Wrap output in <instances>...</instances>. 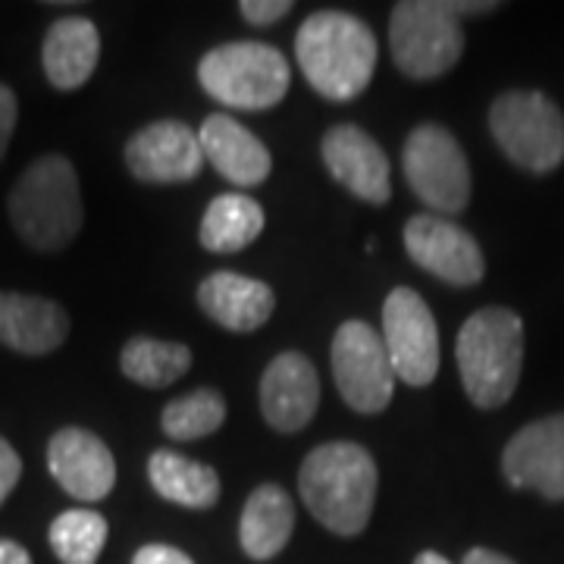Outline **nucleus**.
Returning a JSON list of instances; mask_svg holds the SVG:
<instances>
[{"mask_svg":"<svg viewBox=\"0 0 564 564\" xmlns=\"http://www.w3.org/2000/svg\"><path fill=\"white\" fill-rule=\"evenodd\" d=\"M380 470L373 455L358 443L317 445L299 470V492L314 521L336 536H358L370 524L377 505Z\"/></svg>","mask_w":564,"mask_h":564,"instance_id":"f257e3e1","label":"nucleus"},{"mask_svg":"<svg viewBox=\"0 0 564 564\" xmlns=\"http://www.w3.org/2000/svg\"><path fill=\"white\" fill-rule=\"evenodd\" d=\"M373 29L345 10H317L295 35V57L304 79L326 101H351L377 73Z\"/></svg>","mask_w":564,"mask_h":564,"instance_id":"f03ea898","label":"nucleus"},{"mask_svg":"<svg viewBox=\"0 0 564 564\" xmlns=\"http://www.w3.org/2000/svg\"><path fill=\"white\" fill-rule=\"evenodd\" d=\"M455 358L467 399L484 411L502 408L521 380L524 321L511 307H484L470 314L458 333Z\"/></svg>","mask_w":564,"mask_h":564,"instance_id":"7ed1b4c3","label":"nucleus"},{"mask_svg":"<svg viewBox=\"0 0 564 564\" xmlns=\"http://www.w3.org/2000/svg\"><path fill=\"white\" fill-rule=\"evenodd\" d=\"M10 223L20 239L35 251H61L79 236L82 229V192L76 166L47 154L22 173L10 192Z\"/></svg>","mask_w":564,"mask_h":564,"instance_id":"20e7f679","label":"nucleus"},{"mask_svg":"<svg viewBox=\"0 0 564 564\" xmlns=\"http://www.w3.org/2000/svg\"><path fill=\"white\" fill-rule=\"evenodd\" d=\"M198 82L223 107L261 113L285 98L292 69L273 44L229 41L204 54L198 63Z\"/></svg>","mask_w":564,"mask_h":564,"instance_id":"39448f33","label":"nucleus"},{"mask_svg":"<svg viewBox=\"0 0 564 564\" xmlns=\"http://www.w3.org/2000/svg\"><path fill=\"white\" fill-rule=\"evenodd\" d=\"M389 51L408 79H440L462 61V20L440 0H402L389 20Z\"/></svg>","mask_w":564,"mask_h":564,"instance_id":"423d86ee","label":"nucleus"},{"mask_svg":"<svg viewBox=\"0 0 564 564\" xmlns=\"http://www.w3.org/2000/svg\"><path fill=\"white\" fill-rule=\"evenodd\" d=\"M489 132L505 158L530 173H552L564 161V117L543 91H505L489 107Z\"/></svg>","mask_w":564,"mask_h":564,"instance_id":"0eeeda50","label":"nucleus"},{"mask_svg":"<svg viewBox=\"0 0 564 564\" xmlns=\"http://www.w3.org/2000/svg\"><path fill=\"white\" fill-rule=\"evenodd\" d=\"M402 170L411 192L436 214H462L470 202L467 154L440 122H423L408 135Z\"/></svg>","mask_w":564,"mask_h":564,"instance_id":"6e6552de","label":"nucleus"},{"mask_svg":"<svg viewBox=\"0 0 564 564\" xmlns=\"http://www.w3.org/2000/svg\"><path fill=\"white\" fill-rule=\"evenodd\" d=\"M333 380L343 402L358 414H380L392 402L395 370L383 336L364 321H345L333 339Z\"/></svg>","mask_w":564,"mask_h":564,"instance_id":"1a4fd4ad","label":"nucleus"},{"mask_svg":"<svg viewBox=\"0 0 564 564\" xmlns=\"http://www.w3.org/2000/svg\"><path fill=\"white\" fill-rule=\"evenodd\" d=\"M383 343L402 383L430 386L440 373V329L421 295L399 285L383 302Z\"/></svg>","mask_w":564,"mask_h":564,"instance_id":"9d476101","label":"nucleus"},{"mask_svg":"<svg viewBox=\"0 0 564 564\" xmlns=\"http://www.w3.org/2000/svg\"><path fill=\"white\" fill-rule=\"evenodd\" d=\"M404 248L421 270L448 285L467 289L484 280L486 261L477 239L445 217H433V214L411 217L404 226Z\"/></svg>","mask_w":564,"mask_h":564,"instance_id":"9b49d317","label":"nucleus"},{"mask_svg":"<svg viewBox=\"0 0 564 564\" xmlns=\"http://www.w3.org/2000/svg\"><path fill=\"white\" fill-rule=\"evenodd\" d=\"M202 139L180 120L148 122L126 141V166L144 185L192 182L204 170Z\"/></svg>","mask_w":564,"mask_h":564,"instance_id":"f8f14e48","label":"nucleus"},{"mask_svg":"<svg viewBox=\"0 0 564 564\" xmlns=\"http://www.w3.org/2000/svg\"><path fill=\"white\" fill-rule=\"evenodd\" d=\"M502 474L514 489H536L549 502L564 499V414L527 423L502 452Z\"/></svg>","mask_w":564,"mask_h":564,"instance_id":"ddd939ff","label":"nucleus"},{"mask_svg":"<svg viewBox=\"0 0 564 564\" xmlns=\"http://www.w3.org/2000/svg\"><path fill=\"white\" fill-rule=\"evenodd\" d=\"M321 158L329 176L367 204L392 198V166L386 151L361 126L339 122L321 141Z\"/></svg>","mask_w":564,"mask_h":564,"instance_id":"4468645a","label":"nucleus"},{"mask_svg":"<svg viewBox=\"0 0 564 564\" xmlns=\"http://www.w3.org/2000/svg\"><path fill=\"white\" fill-rule=\"evenodd\" d=\"M47 470L79 502H101L117 486V462L101 436L66 426L47 443Z\"/></svg>","mask_w":564,"mask_h":564,"instance_id":"2eb2a0df","label":"nucleus"},{"mask_svg":"<svg viewBox=\"0 0 564 564\" xmlns=\"http://www.w3.org/2000/svg\"><path fill=\"white\" fill-rule=\"evenodd\" d=\"M321 404L317 367L302 351H282L261 377L263 421L276 433H302Z\"/></svg>","mask_w":564,"mask_h":564,"instance_id":"dca6fc26","label":"nucleus"},{"mask_svg":"<svg viewBox=\"0 0 564 564\" xmlns=\"http://www.w3.org/2000/svg\"><path fill=\"white\" fill-rule=\"evenodd\" d=\"M198 139H202L204 161L210 163L223 180L239 188L261 185L273 170V158L267 144L229 113H210L202 122Z\"/></svg>","mask_w":564,"mask_h":564,"instance_id":"f3484780","label":"nucleus"},{"mask_svg":"<svg viewBox=\"0 0 564 564\" xmlns=\"http://www.w3.org/2000/svg\"><path fill=\"white\" fill-rule=\"evenodd\" d=\"M198 304L214 323L229 333H254L276 311L273 289L242 273L217 270L198 285Z\"/></svg>","mask_w":564,"mask_h":564,"instance_id":"a211bd4d","label":"nucleus"},{"mask_svg":"<svg viewBox=\"0 0 564 564\" xmlns=\"http://www.w3.org/2000/svg\"><path fill=\"white\" fill-rule=\"evenodd\" d=\"M69 336V314L41 295L0 292V345L20 355H51Z\"/></svg>","mask_w":564,"mask_h":564,"instance_id":"6ab92c4d","label":"nucleus"},{"mask_svg":"<svg viewBox=\"0 0 564 564\" xmlns=\"http://www.w3.org/2000/svg\"><path fill=\"white\" fill-rule=\"evenodd\" d=\"M101 61V35L98 25L85 17L57 20L41 44L44 76L57 91H76L95 76Z\"/></svg>","mask_w":564,"mask_h":564,"instance_id":"aec40b11","label":"nucleus"},{"mask_svg":"<svg viewBox=\"0 0 564 564\" xmlns=\"http://www.w3.org/2000/svg\"><path fill=\"white\" fill-rule=\"evenodd\" d=\"M295 533V502L276 484L258 486L239 518V545L251 562H270Z\"/></svg>","mask_w":564,"mask_h":564,"instance_id":"412c9836","label":"nucleus"},{"mask_svg":"<svg viewBox=\"0 0 564 564\" xmlns=\"http://www.w3.org/2000/svg\"><path fill=\"white\" fill-rule=\"evenodd\" d=\"M148 480L161 499L192 511H207L220 499L217 470L210 464L185 458L173 448H158L148 458Z\"/></svg>","mask_w":564,"mask_h":564,"instance_id":"4be33fe9","label":"nucleus"},{"mask_svg":"<svg viewBox=\"0 0 564 564\" xmlns=\"http://www.w3.org/2000/svg\"><path fill=\"white\" fill-rule=\"evenodd\" d=\"M263 232V207L248 195L229 192L207 204L198 242L214 254H236Z\"/></svg>","mask_w":564,"mask_h":564,"instance_id":"5701e85b","label":"nucleus"},{"mask_svg":"<svg viewBox=\"0 0 564 564\" xmlns=\"http://www.w3.org/2000/svg\"><path fill=\"white\" fill-rule=\"evenodd\" d=\"M188 367H192V348L182 343L135 336L120 351L122 377H129L144 389H166L182 380Z\"/></svg>","mask_w":564,"mask_h":564,"instance_id":"b1692460","label":"nucleus"},{"mask_svg":"<svg viewBox=\"0 0 564 564\" xmlns=\"http://www.w3.org/2000/svg\"><path fill=\"white\" fill-rule=\"evenodd\" d=\"M107 518L91 508H69L54 518L47 530V543L61 564H98L107 545Z\"/></svg>","mask_w":564,"mask_h":564,"instance_id":"393cba45","label":"nucleus"},{"mask_svg":"<svg viewBox=\"0 0 564 564\" xmlns=\"http://www.w3.org/2000/svg\"><path fill=\"white\" fill-rule=\"evenodd\" d=\"M223 423H226V399L210 386H202L182 399H173L161 414L163 433L170 440H182V443L204 440V436L217 433Z\"/></svg>","mask_w":564,"mask_h":564,"instance_id":"a878e982","label":"nucleus"},{"mask_svg":"<svg viewBox=\"0 0 564 564\" xmlns=\"http://www.w3.org/2000/svg\"><path fill=\"white\" fill-rule=\"evenodd\" d=\"M239 13L245 17L248 25H273V22L285 20L292 13V0H242Z\"/></svg>","mask_w":564,"mask_h":564,"instance_id":"bb28decb","label":"nucleus"},{"mask_svg":"<svg viewBox=\"0 0 564 564\" xmlns=\"http://www.w3.org/2000/svg\"><path fill=\"white\" fill-rule=\"evenodd\" d=\"M17 120H20V104H17V95L10 85L0 82V161L10 148V139H13V129H17Z\"/></svg>","mask_w":564,"mask_h":564,"instance_id":"cd10ccee","label":"nucleus"},{"mask_svg":"<svg viewBox=\"0 0 564 564\" xmlns=\"http://www.w3.org/2000/svg\"><path fill=\"white\" fill-rule=\"evenodd\" d=\"M20 477H22L20 455H17V448H13V445L0 436V505L7 502V496L17 489Z\"/></svg>","mask_w":564,"mask_h":564,"instance_id":"c85d7f7f","label":"nucleus"},{"mask_svg":"<svg viewBox=\"0 0 564 564\" xmlns=\"http://www.w3.org/2000/svg\"><path fill=\"white\" fill-rule=\"evenodd\" d=\"M132 564H195L182 549L166 543H148L135 552Z\"/></svg>","mask_w":564,"mask_h":564,"instance_id":"c756f323","label":"nucleus"},{"mask_svg":"<svg viewBox=\"0 0 564 564\" xmlns=\"http://www.w3.org/2000/svg\"><path fill=\"white\" fill-rule=\"evenodd\" d=\"M0 564H32V555L17 540H0Z\"/></svg>","mask_w":564,"mask_h":564,"instance_id":"7c9ffc66","label":"nucleus"},{"mask_svg":"<svg viewBox=\"0 0 564 564\" xmlns=\"http://www.w3.org/2000/svg\"><path fill=\"white\" fill-rule=\"evenodd\" d=\"M462 564H514L508 555L502 552H492V549H484V545H477V549H470L467 555H464Z\"/></svg>","mask_w":564,"mask_h":564,"instance_id":"2f4dec72","label":"nucleus"},{"mask_svg":"<svg viewBox=\"0 0 564 564\" xmlns=\"http://www.w3.org/2000/svg\"><path fill=\"white\" fill-rule=\"evenodd\" d=\"M499 3L496 0H486V3H458V0H452L448 3V10L462 20V17H484V13H492Z\"/></svg>","mask_w":564,"mask_h":564,"instance_id":"473e14b6","label":"nucleus"},{"mask_svg":"<svg viewBox=\"0 0 564 564\" xmlns=\"http://www.w3.org/2000/svg\"><path fill=\"white\" fill-rule=\"evenodd\" d=\"M414 564H452V562H448L445 555H440V552H430V549H426V552H421V555L414 558Z\"/></svg>","mask_w":564,"mask_h":564,"instance_id":"72a5a7b5","label":"nucleus"}]
</instances>
